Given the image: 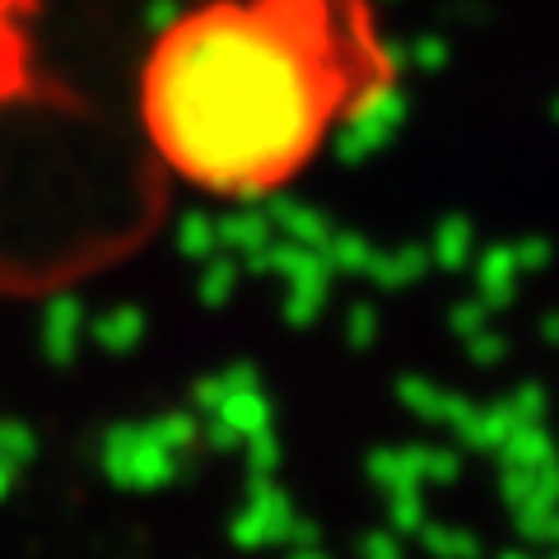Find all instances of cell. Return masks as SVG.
I'll use <instances>...</instances> for the list:
<instances>
[{
    "instance_id": "1",
    "label": "cell",
    "mask_w": 559,
    "mask_h": 559,
    "mask_svg": "<svg viewBox=\"0 0 559 559\" xmlns=\"http://www.w3.org/2000/svg\"><path fill=\"white\" fill-rule=\"evenodd\" d=\"M388 80L359 0H201L150 43L135 112L182 187L257 201L304 178Z\"/></svg>"
}]
</instances>
